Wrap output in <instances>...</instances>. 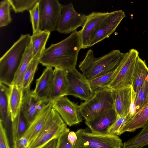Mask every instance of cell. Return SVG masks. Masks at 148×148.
I'll return each instance as SVG.
<instances>
[{
  "label": "cell",
  "mask_w": 148,
  "mask_h": 148,
  "mask_svg": "<svg viewBox=\"0 0 148 148\" xmlns=\"http://www.w3.org/2000/svg\"><path fill=\"white\" fill-rule=\"evenodd\" d=\"M32 24L33 34H35L40 30V18L38 1L34 7L29 11Z\"/></svg>",
  "instance_id": "obj_33"
},
{
  "label": "cell",
  "mask_w": 148,
  "mask_h": 148,
  "mask_svg": "<svg viewBox=\"0 0 148 148\" xmlns=\"http://www.w3.org/2000/svg\"><path fill=\"white\" fill-rule=\"evenodd\" d=\"M57 139H55L51 141L44 147V148H56Z\"/></svg>",
  "instance_id": "obj_38"
},
{
  "label": "cell",
  "mask_w": 148,
  "mask_h": 148,
  "mask_svg": "<svg viewBox=\"0 0 148 148\" xmlns=\"http://www.w3.org/2000/svg\"><path fill=\"white\" fill-rule=\"evenodd\" d=\"M126 54L119 50H113L101 57L96 58L91 49L88 50L79 68L88 80L115 70Z\"/></svg>",
  "instance_id": "obj_2"
},
{
  "label": "cell",
  "mask_w": 148,
  "mask_h": 148,
  "mask_svg": "<svg viewBox=\"0 0 148 148\" xmlns=\"http://www.w3.org/2000/svg\"><path fill=\"white\" fill-rule=\"evenodd\" d=\"M77 140L74 148H123L117 135L89 132L79 129L75 132Z\"/></svg>",
  "instance_id": "obj_5"
},
{
  "label": "cell",
  "mask_w": 148,
  "mask_h": 148,
  "mask_svg": "<svg viewBox=\"0 0 148 148\" xmlns=\"http://www.w3.org/2000/svg\"><path fill=\"white\" fill-rule=\"evenodd\" d=\"M80 113L85 120L106 111L114 109L112 90L108 88L94 91L89 99L79 105Z\"/></svg>",
  "instance_id": "obj_4"
},
{
  "label": "cell",
  "mask_w": 148,
  "mask_h": 148,
  "mask_svg": "<svg viewBox=\"0 0 148 148\" xmlns=\"http://www.w3.org/2000/svg\"><path fill=\"white\" fill-rule=\"evenodd\" d=\"M87 17V15L77 12L71 3L63 5L56 30L62 34L72 33L83 26Z\"/></svg>",
  "instance_id": "obj_11"
},
{
  "label": "cell",
  "mask_w": 148,
  "mask_h": 148,
  "mask_svg": "<svg viewBox=\"0 0 148 148\" xmlns=\"http://www.w3.org/2000/svg\"><path fill=\"white\" fill-rule=\"evenodd\" d=\"M148 121V102L138 110L128 122L119 129L117 135L126 132H133L143 128Z\"/></svg>",
  "instance_id": "obj_21"
},
{
  "label": "cell",
  "mask_w": 148,
  "mask_h": 148,
  "mask_svg": "<svg viewBox=\"0 0 148 148\" xmlns=\"http://www.w3.org/2000/svg\"><path fill=\"white\" fill-rule=\"evenodd\" d=\"M0 148H11L6 129L0 121Z\"/></svg>",
  "instance_id": "obj_36"
},
{
  "label": "cell",
  "mask_w": 148,
  "mask_h": 148,
  "mask_svg": "<svg viewBox=\"0 0 148 148\" xmlns=\"http://www.w3.org/2000/svg\"><path fill=\"white\" fill-rule=\"evenodd\" d=\"M112 90L114 109L117 116H126L129 114L132 101V85Z\"/></svg>",
  "instance_id": "obj_14"
},
{
  "label": "cell",
  "mask_w": 148,
  "mask_h": 148,
  "mask_svg": "<svg viewBox=\"0 0 148 148\" xmlns=\"http://www.w3.org/2000/svg\"><path fill=\"white\" fill-rule=\"evenodd\" d=\"M68 139L69 142L74 146L77 140V136L75 132L73 131L70 132L68 135Z\"/></svg>",
  "instance_id": "obj_37"
},
{
  "label": "cell",
  "mask_w": 148,
  "mask_h": 148,
  "mask_svg": "<svg viewBox=\"0 0 148 148\" xmlns=\"http://www.w3.org/2000/svg\"><path fill=\"white\" fill-rule=\"evenodd\" d=\"M116 70L89 80L92 90L94 92L107 88L114 76Z\"/></svg>",
  "instance_id": "obj_28"
},
{
  "label": "cell",
  "mask_w": 148,
  "mask_h": 148,
  "mask_svg": "<svg viewBox=\"0 0 148 148\" xmlns=\"http://www.w3.org/2000/svg\"><path fill=\"white\" fill-rule=\"evenodd\" d=\"M69 129L68 128L58 137L56 148H74L69 141L68 136L70 132Z\"/></svg>",
  "instance_id": "obj_35"
},
{
  "label": "cell",
  "mask_w": 148,
  "mask_h": 148,
  "mask_svg": "<svg viewBox=\"0 0 148 148\" xmlns=\"http://www.w3.org/2000/svg\"><path fill=\"white\" fill-rule=\"evenodd\" d=\"M131 119L128 114L125 117H120L117 116L116 119L110 127L108 132V134L117 135L120 128Z\"/></svg>",
  "instance_id": "obj_34"
},
{
  "label": "cell",
  "mask_w": 148,
  "mask_h": 148,
  "mask_svg": "<svg viewBox=\"0 0 148 148\" xmlns=\"http://www.w3.org/2000/svg\"><path fill=\"white\" fill-rule=\"evenodd\" d=\"M52 108L59 114L66 124L71 126L82 121L79 105L66 96L52 101Z\"/></svg>",
  "instance_id": "obj_12"
},
{
  "label": "cell",
  "mask_w": 148,
  "mask_h": 148,
  "mask_svg": "<svg viewBox=\"0 0 148 148\" xmlns=\"http://www.w3.org/2000/svg\"><path fill=\"white\" fill-rule=\"evenodd\" d=\"M67 71L63 69L55 68L52 75L49 102L53 101L66 96Z\"/></svg>",
  "instance_id": "obj_18"
},
{
  "label": "cell",
  "mask_w": 148,
  "mask_h": 148,
  "mask_svg": "<svg viewBox=\"0 0 148 148\" xmlns=\"http://www.w3.org/2000/svg\"><path fill=\"white\" fill-rule=\"evenodd\" d=\"M148 75V67L145 60L139 56L137 60L133 73L132 86L138 94Z\"/></svg>",
  "instance_id": "obj_22"
},
{
  "label": "cell",
  "mask_w": 148,
  "mask_h": 148,
  "mask_svg": "<svg viewBox=\"0 0 148 148\" xmlns=\"http://www.w3.org/2000/svg\"><path fill=\"white\" fill-rule=\"evenodd\" d=\"M67 78L66 96L72 95L85 101L93 96L94 92L90 87L89 80L76 68L67 71Z\"/></svg>",
  "instance_id": "obj_10"
},
{
  "label": "cell",
  "mask_w": 148,
  "mask_h": 148,
  "mask_svg": "<svg viewBox=\"0 0 148 148\" xmlns=\"http://www.w3.org/2000/svg\"><path fill=\"white\" fill-rule=\"evenodd\" d=\"M67 128L59 114L52 108L45 124L27 148H43L53 140L58 139Z\"/></svg>",
  "instance_id": "obj_6"
},
{
  "label": "cell",
  "mask_w": 148,
  "mask_h": 148,
  "mask_svg": "<svg viewBox=\"0 0 148 148\" xmlns=\"http://www.w3.org/2000/svg\"><path fill=\"white\" fill-rule=\"evenodd\" d=\"M125 16V12L122 10L110 12L93 32L90 38L89 47L109 37Z\"/></svg>",
  "instance_id": "obj_9"
},
{
  "label": "cell",
  "mask_w": 148,
  "mask_h": 148,
  "mask_svg": "<svg viewBox=\"0 0 148 148\" xmlns=\"http://www.w3.org/2000/svg\"><path fill=\"white\" fill-rule=\"evenodd\" d=\"M23 91L21 110L28 126L47 103L37 99L30 89Z\"/></svg>",
  "instance_id": "obj_13"
},
{
  "label": "cell",
  "mask_w": 148,
  "mask_h": 148,
  "mask_svg": "<svg viewBox=\"0 0 148 148\" xmlns=\"http://www.w3.org/2000/svg\"><path fill=\"white\" fill-rule=\"evenodd\" d=\"M148 145V122L136 135L123 143V148H139Z\"/></svg>",
  "instance_id": "obj_27"
},
{
  "label": "cell",
  "mask_w": 148,
  "mask_h": 148,
  "mask_svg": "<svg viewBox=\"0 0 148 148\" xmlns=\"http://www.w3.org/2000/svg\"><path fill=\"white\" fill-rule=\"evenodd\" d=\"M29 34H22L0 59V83L8 86L15 74L31 43Z\"/></svg>",
  "instance_id": "obj_3"
},
{
  "label": "cell",
  "mask_w": 148,
  "mask_h": 148,
  "mask_svg": "<svg viewBox=\"0 0 148 148\" xmlns=\"http://www.w3.org/2000/svg\"><path fill=\"white\" fill-rule=\"evenodd\" d=\"M11 5L8 0L0 2V27L8 25L12 21L10 14Z\"/></svg>",
  "instance_id": "obj_32"
},
{
  "label": "cell",
  "mask_w": 148,
  "mask_h": 148,
  "mask_svg": "<svg viewBox=\"0 0 148 148\" xmlns=\"http://www.w3.org/2000/svg\"><path fill=\"white\" fill-rule=\"evenodd\" d=\"M40 28L50 33L56 30L63 5L57 0H39Z\"/></svg>",
  "instance_id": "obj_8"
},
{
  "label": "cell",
  "mask_w": 148,
  "mask_h": 148,
  "mask_svg": "<svg viewBox=\"0 0 148 148\" xmlns=\"http://www.w3.org/2000/svg\"><path fill=\"white\" fill-rule=\"evenodd\" d=\"M53 71L52 68L46 67L40 76L36 80L35 88L32 92L39 101L46 103L49 102Z\"/></svg>",
  "instance_id": "obj_19"
},
{
  "label": "cell",
  "mask_w": 148,
  "mask_h": 148,
  "mask_svg": "<svg viewBox=\"0 0 148 148\" xmlns=\"http://www.w3.org/2000/svg\"><path fill=\"white\" fill-rule=\"evenodd\" d=\"M82 49L79 31L71 33L67 38L46 49L39 62L46 67L58 68L66 71L76 69L79 53Z\"/></svg>",
  "instance_id": "obj_1"
},
{
  "label": "cell",
  "mask_w": 148,
  "mask_h": 148,
  "mask_svg": "<svg viewBox=\"0 0 148 148\" xmlns=\"http://www.w3.org/2000/svg\"><path fill=\"white\" fill-rule=\"evenodd\" d=\"M39 63L38 58L33 59L30 62L23 77L22 84L23 91L30 90V85Z\"/></svg>",
  "instance_id": "obj_29"
},
{
  "label": "cell",
  "mask_w": 148,
  "mask_h": 148,
  "mask_svg": "<svg viewBox=\"0 0 148 148\" xmlns=\"http://www.w3.org/2000/svg\"><path fill=\"white\" fill-rule=\"evenodd\" d=\"M50 32L40 30L31 36L33 59L40 58L46 49L45 46Z\"/></svg>",
  "instance_id": "obj_23"
},
{
  "label": "cell",
  "mask_w": 148,
  "mask_h": 148,
  "mask_svg": "<svg viewBox=\"0 0 148 148\" xmlns=\"http://www.w3.org/2000/svg\"></svg>",
  "instance_id": "obj_39"
},
{
  "label": "cell",
  "mask_w": 148,
  "mask_h": 148,
  "mask_svg": "<svg viewBox=\"0 0 148 148\" xmlns=\"http://www.w3.org/2000/svg\"><path fill=\"white\" fill-rule=\"evenodd\" d=\"M110 12H92L87 15L86 21L79 31L82 49L89 47L90 38L99 24L109 14Z\"/></svg>",
  "instance_id": "obj_17"
},
{
  "label": "cell",
  "mask_w": 148,
  "mask_h": 148,
  "mask_svg": "<svg viewBox=\"0 0 148 148\" xmlns=\"http://www.w3.org/2000/svg\"><path fill=\"white\" fill-rule=\"evenodd\" d=\"M8 86L0 83V121L2 122L6 130L9 128L11 132L12 121L8 111Z\"/></svg>",
  "instance_id": "obj_24"
},
{
  "label": "cell",
  "mask_w": 148,
  "mask_h": 148,
  "mask_svg": "<svg viewBox=\"0 0 148 148\" xmlns=\"http://www.w3.org/2000/svg\"><path fill=\"white\" fill-rule=\"evenodd\" d=\"M33 58L32 46L30 43L15 74L12 84L16 85L22 88L24 75Z\"/></svg>",
  "instance_id": "obj_26"
},
{
  "label": "cell",
  "mask_w": 148,
  "mask_h": 148,
  "mask_svg": "<svg viewBox=\"0 0 148 148\" xmlns=\"http://www.w3.org/2000/svg\"><path fill=\"white\" fill-rule=\"evenodd\" d=\"M139 56L138 51L134 49L126 53L107 88L112 90L131 86L135 65Z\"/></svg>",
  "instance_id": "obj_7"
},
{
  "label": "cell",
  "mask_w": 148,
  "mask_h": 148,
  "mask_svg": "<svg viewBox=\"0 0 148 148\" xmlns=\"http://www.w3.org/2000/svg\"><path fill=\"white\" fill-rule=\"evenodd\" d=\"M52 103L51 101L47 103L27 126L22 136L26 138L28 140L27 148L35 139L45 124L52 108Z\"/></svg>",
  "instance_id": "obj_16"
},
{
  "label": "cell",
  "mask_w": 148,
  "mask_h": 148,
  "mask_svg": "<svg viewBox=\"0 0 148 148\" xmlns=\"http://www.w3.org/2000/svg\"><path fill=\"white\" fill-rule=\"evenodd\" d=\"M148 102V75L138 94L136 96L135 104L136 112Z\"/></svg>",
  "instance_id": "obj_31"
},
{
  "label": "cell",
  "mask_w": 148,
  "mask_h": 148,
  "mask_svg": "<svg viewBox=\"0 0 148 148\" xmlns=\"http://www.w3.org/2000/svg\"><path fill=\"white\" fill-rule=\"evenodd\" d=\"M117 117L116 111L112 109L85 120V123L93 133L108 134L109 128L115 121Z\"/></svg>",
  "instance_id": "obj_15"
},
{
  "label": "cell",
  "mask_w": 148,
  "mask_h": 148,
  "mask_svg": "<svg viewBox=\"0 0 148 148\" xmlns=\"http://www.w3.org/2000/svg\"><path fill=\"white\" fill-rule=\"evenodd\" d=\"M27 127V123L20 110L16 118L12 121L11 134L12 144L21 138Z\"/></svg>",
  "instance_id": "obj_25"
},
{
  "label": "cell",
  "mask_w": 148,
  "mask_h": 148,
  "mask_svg": "<svg viewBox=\"0 0 148 148\" xmlns=\"http://www.w3.org/2000/svg\"><path fill=\"white\" fill-rule=\"evenodd\" d=\"M39 0H8L12 9L15 13L22 12L31 10Z\"/></svg>",
  "instance_id": "obj_30"
},
{
  "label": "cell",
  "mask_w": 148,
  "mask_h": 148,
  "mask_svg": "<svg viewBox=\"0 0 148 148\" xmlns=\"http://www.w3.org/2000/svg\"><path fill=\"white\" fill-rule=\"evenodd\" d=\"M23 97V91L22 88L13 84L8 86V111L12 121L16 118L21 110Z\"/></svg>",
  "instance_id": "obj_20"
},
{
  "label": "cell",
  "mask_w": 148,
  "mask_h": 148,
  "mask_svg": "<svg viewBox=\"0 0 148 148\" xmlns=\"http://www.w3.org/2000/svg\"><path fill=\"white\" fill-rule=\"evenodd\" d=\"M43 148H44V147Z\"/></svg>",
  "instance_id": "obj_40"
}]
</instances>
